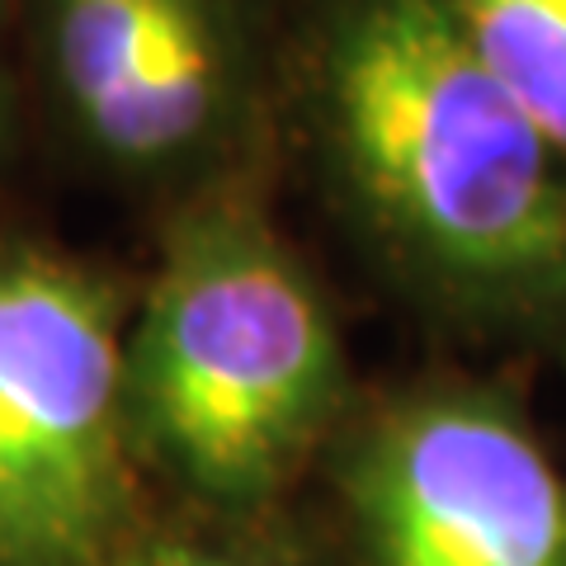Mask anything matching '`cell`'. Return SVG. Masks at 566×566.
I'll return each instance as SVG.
<instances>
[{
	"instance_id": "cell-3",
	"label": "cell",
	"mask_w": 566,
	"mask_h": 566,
	"mask_svg": "<svg viewBox=\"0 0 566 566\" xmlns=\"http://www.w3.org/2000/svg\"><path fill=\"white\" fill-rule=\"evenodd\" d=\"M137 463L123 289L0 237V566H109Z\"/></svg>"
},
{
	"instance_id": "cell-1",
	"label": "cell",
	"mask_w": 566,
	"mask_h": 566,
	"mask_svg": "<svg viewBox=\"0 0 566 566\" xmlns=\"http://www.w3.org/2000/svg\"><path fill=\"white\" fill-rule=\"evenodd\" d=\"M316 114L345 199L453 316L566 349V156L444 0H340Z\"/></svg>"
},
{
	"instance_id": "cell-4",
	"label": "cell",
	"mask_w": 566,
	"mask_h": 566,
	"mask_svg": "<svg viewBox=\"0 0 566 566\" xmlns=\"http://www.w3.org/2000/svg\"><path fill=\"white\" fill-rule=\"evenodd\" d=\"M33 48L66 133L118 180H193L251 118L237 0H33Z\"/></svg>"
},
{
	"instance_id": "cell-6",
	"label": "cell",
	"mask_w": 566,
	"mask_h": 566,
	"mask_svg": "<svg viewBox=\"0 0 566 566\" xmlns=\"http://www.w3.org/2000/svg\"><path fill=\"white\" fill-rule=\"evenodd\" d=\"M472 57L566 156V0H444Z\"/></svg>"
},
{
	"instance_id": "cell-7",
	"label": "cell",
	"mask_w": 566,
	"mask_h": 566,
	"mask_svg": "<svg viewBox=\"0 0 566 566\" xmlns=\"http://www.w3.org/2000/svg\"><path fill=\"white\" fill-rule=\"evenodd\" d=\"M109 566H264V562L237 557V553H227V547L189 543V538H151V543L123 547Z\"/></svg>"
},
{
	"instance_id": "cell-2",
	"label": "cell",
	"mask_w": 566,
	"mask_h": 566,
	"mask_svg": "<svg viewBox=\"0 0 566 566\" xmlns=\"http://www.w3.org/2000/svg\"><path fill=\"white\" fill-rule=\"evenodd\" d=\"M340 406V331L289 241L237 193L193 199L128 316L137 458L212 505H255L303 468Z\"/></svg>"
},
{
	"instance_id": "cell-8",
	"label": "cell",
	"mask_w": 566,
	"mask_h": 566,
	"mask_svg": "<svg viewBox=\"0 0 566 566\" xmlns=\"http://www.w3.org/2000/svg\"><path fill=\"white\" fill-rule=\"evenodd\" d=\"M14 123V71H10V48H6V0H0V147Z\"/></svg>"
},
{
	"instance_id": "cell-5",
	"label": "cell",
	"mask_w": 566,
	"mask_h": 566,
	"mask_svg": "<svg viewBox=\"0 0 566 566\" xmlns=\"http://www.w3.org/2000/svg\"><path fill=\"white\" fill-rule=\"evenodd\" d=\"M349 510L374 566H566V472L491 387H424L359 434Z\"/></svg>"
}]
</instances>
